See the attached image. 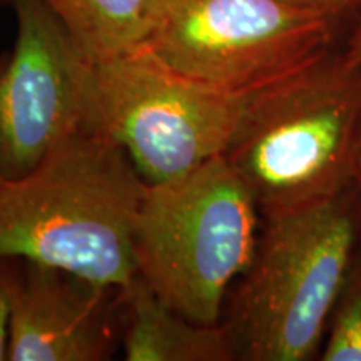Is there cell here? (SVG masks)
<instances>
[{
	"mask_svg": "<svg viewBox=\"0 0 361 361\" xmlns=\"http://www.w3.org/2000/svg\"><path fill=\"white\" fill-rule=\"evenodd\" d=\"M82 51L104 61L142 45L157 0H44Z\"/></svg>",
	"mask_w": 361,
	"mask_h": 361,
	"instance_id": "obj_10",
	"label": "cell"
},
{
	"mask_svg": "<svg viewBox=\"0 0 361 361\" xmlns=\"http://www.w3.org/2000/svg\"><path fill=\"white\" fill-rule=\"evenodd\" d=\"M147 184L119 144L84 126L37 168L0 183V261L25 259L126 291Z\"/></svg>",
	"mask_w": 361,
	"mask_h": 361,
	"instance_id": "obj_1",
	"label": "cell"
},
{
	"mask_svg": "<svg viewBox=\"0 0 361 361\" xmlns=\"http://www.w3.org/2000/svg\"><path fill=\"white\" fill-rule=\"evenodd\" d=\"M259 214L226 156L147 184L134 226L137 274L179 314L218 324L229 288L255 258Z\"/></svg>",
	"mask_w": 361,
	"mask_h": 361,
	"instance_id": "obj_4",
	"label": "cell"
},
{
	"mask_svg": "<svg viewBox=\"0 0 361 361\" xmlns=\"http://www.w3.org/2000/svg\"><path fill=\"white\" fill-rule=\"evenodd\" d=\"M2 2H12V0H0V4H2Z\"/></svg>",
	"mask_w": 361,
	"mask_h": 361,
	"instance_id": "obj_17",
	"label": "cell"
},
{
	"mask_svg": "<svg viewBox=\"0 0 361 361\" xmlns=\"http://www.w3.org/2000/svg\"><path fill=\"white\" fill-rule=\"evenodd\" d=\"M13 51L0 74V178L19 179L89 123L94 61L44 0H12Z\"/></svg>",
	"mask_w": 361,
	"mask_h": 361,
	"instance_id": "obj_7",
	"label": "cell"
},
{
	"mask_svg": "<svg viewBox=\"0 0 361 361\" xmlns=\"http://www.w3.org/2000/svg\"><path fill=\"white\" fill-rule=\"evenodd\" d=\"M356 184L361 186V141L358 149V159H356Z\"/></svg>",
	"mask_w": 361,
	"mask_h": 361,
	"instance_id": "obj_15",
	"label": "cell"
},
{
	"mask_svg": "<svg viewBox=\"0 0 361 361\" xmlns=\"http://www.w3.org/2000/svg\"><path fill=\"white\" fill-rule=\"evenodd\" d=\"M128 306L124 358L129 361H229L236 346L228 324H202L179 314L146 281L134 278L123 293Z\"/></svg>",
	"mask_w": 361,
	"mask_h": 361,
	"instance_id": "obj_9",
	"label": "cell"
},
{
	"mask_svg": "<svg viewBox=\"0 0 361 361\" xmlns=\"http://www.w3.org/2000/svg\"><path fill=\"white\" fill-rule=\"evenodd\" d=\"M293 6L306 8L335 20L338 25L348 19H361V0H286Z\"/></svg>",
	"mask_w": 361,
	"mask_h": 361,
	"instance_id": "obj_12",
	"label": "cell"
},
{
	"mask_svg": "<svg viewBox=\"0 0 361 361\" xmlns=\"http://www.w3.org/2000/svg\"><path fill=\"white\" fill-rule=\"evenodd\" d=\"M8 345V298L4 281L2 269H0V361L7 360Z\"/></svg>",
	"mask_w": 361,
	"mask_h": 361,
	"instance_id": "obj_13",
	"label": "cell"
},
{
	"mask_svg": "<svg viewBox=\"0 0 361 361\" xmlns=\"http://www.w3.org/2000/svg\"><path fill=\"white\" fill-rule=\"evenodd\" d=\"M345 52L348 54L350 59H353L356 62H361V19L356 22L353 32L346 40V45L345 47Z\"/></svg>",
	"mask_w": 361,
	"mask_h": 361,
	"instance_id": "obj_14",
	"label": "cell"
},
{
	"mask_svg": "<svg viewBox=\"0 0 361 361\" xmlns=\"http://www.w3.org/2000/svg\"><path fill=\"white\" fill-rule=\"evenodd\" d=\"M350 194L264 216L226 322L238 358L306 361L319 353L355 258L358 216Z\"/></svg>",
	"mask_w": 361,
	"mask_h": 361,
	"instance_id": "obj_3",
	"label": "cell"
},
{
	"mask_svg": "<svg viewBox=\"0 0 361 361\" xmlns=\"http://www.w3.org/2000/svg\"><path fill=\"white\" fill-rule=\"evenodd\" d=\"M360 141L361 62L335 45L256 90L224 156L268 216L353 188Z\"/></svg>",
	"mask_w": 361,
	"mask_h": 361,
	"instance_id": "obj_2",
	"label": "cell"
},
{
	"mask_svg": "<svg viewBox=\"0 0 361 361\" xmlns=\"http://www.w3.org/2000/svg\"><path fill=\"white\" fill-rule=\"evenodd\" d=\"M338 29L286 0H157L142 45L189 79L251 92L335 47Z\"/></svg>",
	"mask_w": 361,
	"mask_h": 361,
	"instance_id": "obj_6",
	"label": "cell"
},
{
	"mask_svg": "<svg viewBox=\"0 0 361 361\" xmlns=\"http://www.w3.org/2000/svg\"><path fill=\"white\" fill-rule=\"evenodd\" d=\"M11 361H102L114 346L116 288L25 259L0 261Z\"/></svg>",
	"mask_w": 361,
	"mask_h": 361,
	"instance_id": "obj_8",
	"label": "cell"
},
{
	"mask_svg": "<svg viewBox=\"0 0 361 361\" xmlns=\"http://www.w3.org/2000/svg\"><path fill=\"white\" fill-rule=\"evenodd\" d=\"M256 90L189 79L139 45L92 64L87 124L128 152L144 183L159 184L224 156Z\"/></svg>",
	"mask_w": 361,
	"mask_h": 361,
	"instance_id": "obj_5",
	"label": "cell"
},
{
	"mask_svg": "<svg viewBox=\"0 0 361 361\" xmlns=\"http://www.w3.org/2000/svg\"><path fill=\"white\" fill-rule=\"evenodd\" d=\"M319 355L323 361H361V278L343 293Z\"/></svg>",
	"mask_w": 361,
	"mask_h": 361,
	"instance_id": "obj_11",
	"label": "cell"
},
{
	"mask_svg": "<svg viewBox=\"0 0 361 361\" xmlns=\"http://www.w3.org/2000/svg\"><path fill=\"white\" fill-rule=\"evenodd\" d=\"M7 56L8 54H2V56H0V74H2L4 66H6V62H7ZM0 183H2V178H0Z\"/></svg>",
	"mask_w": 361,
	"mask_h": 361,
	"instance_id": "obj_16",
	"label": "cell"
}]
</instances>
